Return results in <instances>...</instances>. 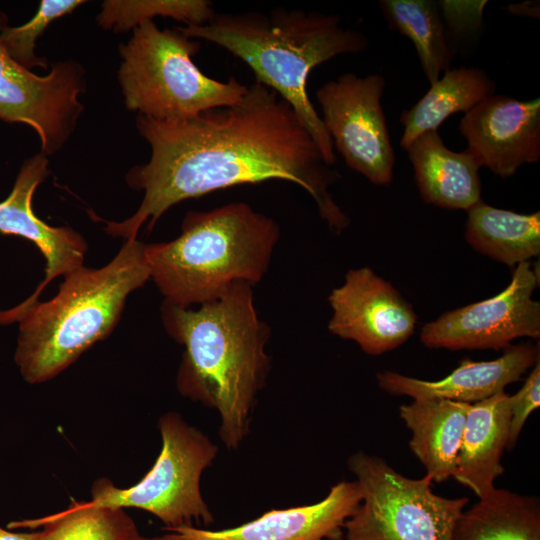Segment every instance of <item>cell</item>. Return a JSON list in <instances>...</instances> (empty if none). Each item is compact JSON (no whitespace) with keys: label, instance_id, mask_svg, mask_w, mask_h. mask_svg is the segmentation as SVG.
Segmentation results:
<instances>
[{"label":"cell","instance_id":"cell-28","mask_svg":"<svg viewBox=\"0 0 540 540\" xmlns=\"http://www.w3.org/2000/svg\"><path fill=\"white\" fill-rule=\"evenodd\" d=\"M538 3L536 4L535 1H528V2H523L520 4H510L509 6L505 7V10H507L508 13H511V14L539 18V4Z\"/></svg>","mask_w":540,"mask_h":540},{"label":"cell","instance_id":"cell-10","mask_svg":"<svg viewBox=\"0 0 540 540\" xmlns=\"http://www.w3.org/2000/svg\"><path fill=\"white\" fill-rule=\"evenodd\" d=\"M538 284L529 261L516 265L508 286L497 295L451 310L421 329L428 348L506 349L516 338H539L540 304L532 294Z\"/></svg>","mask_w":540,"mask_h":540},{"label":"cell","instance_id":"cell-8","mask_svg":"<svg viewBox=\"0 0 540 540\" xmlns=\"http://www.w3.org/2000/svg\"><path fill=\"white\" fill-rule=\"evenodd\" d=\"M162 449L153 467L135 485L121 489L105 478L92 486L90 502L97 506L140 508L157 516L165 528L209 525L214 517L200 492V478L217 454L201 431L180 415L159 419Z\"/></svg>","mask_w":540,"mask_h":540},{"label":"cell","instance_id":"cell-19","mask_svg":"<svg viewBox=\"0 0 540 540\" xmlns=\"http://www.w3.org/2000/svg\"><path fill=\"white\" fill-rule=\"evenodd\" d=\"M470 404L447 399H415L399 407L412 437L409 447L432 481L453 476Z\"/></svg>","mask_w":540,"mask_h":540},{"label":"cell","instance_id":"cell-17","mask_svg":"<svg viewBox=\"0 0 540 540\" xmlns=\"http://www.w3.org/2000/svg\"><path fill=\"white\" fill-rule=\"evenodd\" d=\"M405 151L426 203L468 211L481 200L480 165L467 150L447 148L438 130L421 134Z\"/></svg>","mask_w":540,"mask_h":540},{"label":"cell","instance_id":"cell-7","mask_svg":"<svg viewBox=\"0 0 540 540\" xmlns=\"http://www.w3.org/2000/svg\"><path fill=\"white\" fill-rule=\"evenodd\" d=\"M348 468L355 475L361 502L344 524L343 540H452L467 497L433 492L425 474L413 479L384 459L358 452Z\"/></svg>","mask_w":540,"mask_h":540},{"label":"cell","instance_id":"cell-13","mask_svg":"<svg viewBox=\"0 0 540 540\" xmlns=\"http://www.w3.org/2000/svg\"><path fill=\"white\" fill-rule=\"evenodd\" d=\"M459 130L480 167L512 176L540 160V99L494 93L464 114Z\"/></svg>","mask_w":540,"mask_h":540},{"label":"cell","instance_id":"cell-6","mask_svg":"<svg viewBox=\"0 0 540 540\" xmlns=\"http://www.w3.org/2000/svg\"><path fill=\"white\" fill-rule=\"evenodd\" d=\"M200 42L175 27L160 30L150 20L133 29L120 46L118 79L126 107L156 120L178 121L231 106L248 86L235 77L219 81L205 75L192 57Z\"/></svg>","mask_w":540,"mask_h":540},{"label":"cell","instance_id":"cell-22","mask_svg":"<svg viewBox=\"0 0 540 540\" xmlns=\"http://www.w3.org/2000/svg\"><path fill=\"white\" fill-rule=\"evenodd\" d=\"M452 540H540V501L494 488L463 511Z\"/></svg>","mask_w":540,"mask_h":540},{"label":"cell","instance_id":"cell-18","mask_svg":"<svg viewBox=\"0 0 540 540\" xmlns=\"http://www.w3.org/2000/svg\"><path fill=\"white\" fill-rule=\"evenodd\" d=\"M510 396L504 391L470 404L453 478L478 498L488 495L504 473L501 457L510 428Z\"/></svg>","mask_w":540,"mask_h":540},{"label":"cell","instance_id":"cell-15","mask_svg":"<svg viewBox=\"0 0 540 540\" xmlns=\"http://www.w3.org/2000/svg\"><path fill=\"white\" fill-rule=\"evenodd\" d=\"M361 502L356 481H341L312 505L270 510L240 526L218 531L165 528L189 540H343L344 524Z\"/></svg>","mask_w":540,"mask_h":540},{"label":"cell","instance_id":"cell-11","mask_svg":"<svg viewBox=\"0 0 540 540\" xmlns=\"http://www.w3.org/2000/svg\"><path fill=\"white\" fill-rule=\"evenodd\" d=\"M6 17L0 12V31ZM83 69L74 61L58 62L46 76L18 64L0 41V119L31 126L42 154L51 155L68 140L83 111L79 94Z\"/></svg>","mask_w":540,"mask_h":540},{"label":"cell","instance_id":"cell-21","mask_svg":"<svg viewBox=\"0 0 540 540\" xmlns=\"http://www.w3.org/2000/svg\"><path fill=\"white\" fill-rule=\"evenodd\" d=\"M467 212L465 238L481 254L511 267L539 255V212L520 214L482 200Z\"/></svg>","mask_w":540,"mask_h":540},{"label":"cell","instance_id":"cell-4","mask_svg":"<svg viewBox=\"0 0 540 540\" xmlns=\"http://www.w3.org/2000/svg\"><path fill=\"white\" fill-rule=\"evenodd\" d=\"M144 249L126 240L104 267L65 275L51 300L0 310V324L18 323L14 360L27 383L55 377L111 333L129 294L150 279Z\"/></svg>","mask_w":540,"mask_h":540},{"label":"cell","instance_id":"cell-14","mask_svg":"<svg viewBox=\"0 0 540 540\" xmlns=\"http://www.w3.org/2000/svg\"><path fill=\"white\" fill-rule=\"evenodd\" d=\"M48 160L42 153L24 162L12 191L0 202V232L32 241L45 257V278L26 300L20 304L31 305L50 281L65 276L83 266L87 243L75 230L52 227L39 219L32 210L36 188L48 175Z\"/></svg>","mask_w":540,"mask_h":540},{"label":"cell","instance_id":"cell-20","mask_svg":"<svg viewBox=\"0 0 540 540\" xmlns=\"http://www.w3.org/2000/svg\"><path fill=\"white\" fill-rule=\"evenodd\" d=\"M496 83L481 68H451L431 85L424 96L400 115L403 134L400 146L407 147L421 134L435 131L455 113H467L496 91Z\"/></svg>","mask_w":540,"mask_h":540},{"label":"cell","instance_id":"cell-5","mask_svg":"<svg viewBox=\"0 0 540 540\" xmlns=\"http://www.w3.org/2000/svg\"><path fill=\"white\" fill-rule=\"evenodd\" d=\"M279 239L273 218L232 202L187 212L176 239L145 245L144 252L165 301L189 308L221 297L236 283H259Z\"/></svg>","mask_w":540,"mask_h":540},{"label":"cell","instance_id":"cell-25","mask_svg":"<svg viewBox=\"0 0 540 540\" xmlns=\"http://www.w3.org/2000/svg\"><path fill=\"white\" fill-rule=\"evenodd\" d=\"M207 0H108L102 4L97 22L115 32L135 28L155 16L182 21L185 26L204 25L215 15Z\"/></svg>","mask_w":540,"mask_h":540},{"label":"cell","instance_id":"cell-26","mask_svg":"<svg viewBox=\"0 0 540 540\" xmlns=\"http://www.w3.org/2000/svg\"><path fill=\"white\" fill-rule=\"evenodd\" d=\"M83 3L81 0H43L34 17L24 25H5L0 31V41L12 59L24 68H47V60L35 55L36 39L55 19L70 13Z\"/></svg>","mask_w":540,"mask_h":540},{"label":"cell","instance_id":"cell-23","mask_svg":"<svg viewBox=\"0 0 540 540\" xmlns=\"http://www.w3.org/2000/svg\"><path fill=\"white\" fill-rule=\"evenodd\" d=\"M389 29L413 43L430 85L451 69L453 51L439 2L433 0H380Z\"/></svg>","mask_w":540,"mask_h":540},{"label":"cell","instance_id":"cell-12","mask_svg":"<svg viewBox=\"0 0 540 540\" xmlns=\"http://www.w3.org/2000/svg\"><path fill=\"white\" fill-rule=\"evenodd\" d=\"M328 301L332 317L329 331L355 341L370 355L402 345L414 333L417 316L412 306L372 269H351Z\"/></svg>","mask_w":540,"mask_h":540},{"label":"cell","instance_id":"cell-27","mask_svg":"<svg viewBox=\"0 0 540 540\" xmlns=\"http://www.w3.org/2000/svg\"><path fill=\"white\" fill-rule=\"evenodd\" d=\"M540 405V360L533 369L520 390L510 396V428L507 449L512 450L520 433L530 416Z\"/></svg>","mask_w":540,"mask_h":540},{"label":"cell","instance_id":"cell-2","mask_svg":"<svg viewBox=\"0 0 540 540\" xmlns=\"http://www.w3.org/2000/svg\"><path fill=\"white\" fill-rule=\"evenodd\" d=\"M252 288L236 283L196 310L165 300L161 307L166 331L184 346L177 388L219 413V434L229 449L246 437L270 368L265 347L271 332L257 314Z\"/></svg>","mask_w":540,"mask_h":540},{"label":"cell","instance_id":"cell-3","mask_svg":"<svg viewBox=\"0 0 540 540\" xmlns=\"http://www.w3.org/2000/svg\"><path fill=\"white\" fill-rule=\"evenodd\" d=\"M189 38L215 44L242 60L255 81L287 101L329 166L336 162L332 140L307 94L311 71L330 59L358 54L368 37L345 27L339 16L303 9L215 13L204 25L175 27Z\"/></svg>","mask_w":540,"mask_h":540},{"label":"cell","instance_id":"cell-16","mask_svg":"<svg viewBox=\"0 0 540 540\" xmlns=\"http://www.w3.org/2000/svg\"><path fill=\"white\" fill-rule=\"evenodd\" d=\"M539 360V346L510 345L502 356L490 361L465 359L443 379L421 380L393 371L376 375L379 387L393 395L415 399L438 398L474 404L504 391L505 387L521 379Z\"/></svg>","mask_w":540,"mask_h":540},{"label":"cell","instance_id":"cell-1","mask_svg":"<svg viewBox=\"0 0 540 540\" xmlns=\"http://www.w3.org/2000/svg\"><path fill=\"white\" fill-rule=\"evenodd\" d=\"M136 126L151 147V158L133 167L126 180L131 188L143 190L144 197L134 215L107 222L112 236L136 239L143 224L152 230L181 201L270 180L289 181L307 191L334 232L350 222L329 192L339 172L325 162L292 106L256 81L231 106L178 121L139 114Z\"/></svg>","mask_w":540,"mask_h":540},{"label":"cell","instance_id":"cell-29","mask_svg":"<svg viewBox=\"0 0 540 540\" xmlns=\"http://www.w3.org/2000/svg\"><path fill=\"white\" fill-rule=\"evenodd\" d=\"M0 540H39V532L16 533L0 526Z\"/></svg>","mask_w":540,"mask_h":540},{"label":"cell","instance_id":"cell-30","mask_svg":"<svg viewBox=\"0 0 540 540\" xmlns=\"http://www.w3.org/2000/svg\"><path fill=\"white\" fill-rule=\"evenodd\" d=\"M169 532H170L169 534L159 536V537H154V538H144V537L139 536L136 540H189L188 538H186L185 536L179 533L172 532V531H169Z\"/></svg>","mask_w":540,"mask_h":540},{"label":"cell","instance_id":"cell-9","mask_svg":"<svg viewBox=\"0 0 540 540\" xmlns=\"http://www.w3.org/2000/svg\"><path fill=\"white\" fill-rule=\"evenodd\" d=\"M383 75L349 72L324 83L316 91L321 120L334 149L346 165L376 185L393 179L395 153L381 97Z\"/></svg>","mask_w":540,"mask_h":540},{"label":"cell","instance_id":"cell-24","mask_svg":"<svg viewBox=\"0 0 540 540\" xmlns=\"http://www.w3.org/2000/svg\"><path fill=\"white\" fill-rule=\"evenodd\" d=\"M39 540H136L135 523L123 508L73 501L64 511L32 520L13 521L9 528H36Z\"/></svg>","mask_w":540,"mask_h":540}]
</instances>
